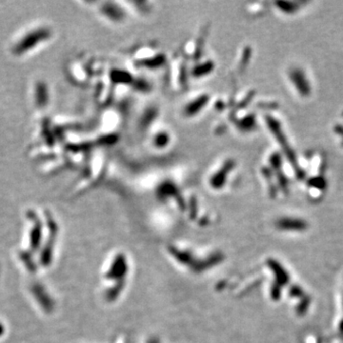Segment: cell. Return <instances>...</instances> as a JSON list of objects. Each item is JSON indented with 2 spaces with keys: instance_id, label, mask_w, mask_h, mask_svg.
<instances>
[{
  "instance_id": "2",
  "label": "cell",
  "mask_w": 343,
  "mask_h": 343,
  "mask_svg": "<svg viewBox=\"0 0 343 343\" xmlns=\"http://www.w3.org/2000/svg\"><path fill=\"white\" fill-rule=\"evenodd\" d=\"M310 183H312L313 186H316V187H318V188H321L323 186H325V181L322 177H316V178H313Z\"/></svg>"
},
{
  "instance_id": "1",
  "label": "cell",
  "mask_w": 343,
  "mask_h": 343,
  "mask_svg": "<svg viewBox=\"0 0 343 343\" xmlns=\"http://www.w3.org/2000/svg\"><path fill=\"white\" fill-rule=\"evenodd\" d=\"M291 80L294 82L295 86L299 90V93L307 97L311 93V87L309 85L308 80L306 79L303 72L299 69H295L291 72Z\"/></svg>"
}]
</instances>
